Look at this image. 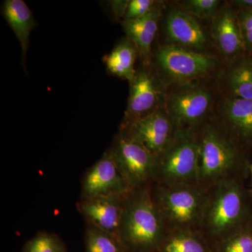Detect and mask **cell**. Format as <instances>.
<instances>
[{
  "label": "cell",
  "mask_w": 252,
  "mask_h": 252,
  "mask_svg": "<svg viewBox=\"0 0 252 252\" xmlns=\"http://www.w3.org/2000/svg\"><path fill=\"white\" fill-rule=\"evenodd\" d=\"M167 88L152 64L143 65L130 82V94L120 127L165 108Z\"/></svg>",
  "instance_id": "8"
},
{
  "label": "cell",
  "mask_w": 252,
  "mask_h": 252,
  "mask_svg": "<svg viewBox=\"0 0 252 252\" xmlns=\"http://www.w3.org/2000/svg\"><path fill=\"white\" fill-rule=\"evenodd\" d=\"M22 252H67V250L59 235L41 230L28 240Z\"/></svg>",
  "instance_id": "22"
},
{
  "label": "cell",
  "mask_w": 252,
  "mask_h": 252,
  "mask_svg": "<svg viewBox=\"0 0 252 252\" xmlns=\"http://www.w3.org/2000/svg\"><path fill=\"white\" fill-rule=\"evenodd\" d=\"M151 188L134 189L126 197L118 235L130 252H158L166 234Z\"/></svg>",
  "instance_id": "3"
},
{
  "label": "cell",
  "mask_w": 252,
  "mask_h": 252,
  "mask_svg": "<svg viewBox=\"0 0 252 252\" xmlns=\"http://www.w3.org/2000/svg\"><path fill=\"white\" fill-rule=\"evenodd\" d=\"M154 58V67L166 87L215 78L223 64L220 57L211 53L199 52L167 44L158 46Z\"/></svg>",
  "instance_id": "6"
},
{
  "label": "cell",
  "mask_w": 252,
  "mask_h": 252,
  "mask_svg": "<svg viewBox=\"0 0 252 252\" xmlns=\"http://www.w3.org/2000/svg\"><path fill=\"white\" fill-rule=\"evenodd\" d=\"M198 185L204 190L229 182H244L250 173V151L241 147L212 119L198 131Z\"/></svg>",
  "instance_id": "1"
},
{
  "label": "cell",
  "mask_w": 252,
  "mask_h": 252,
  "mask_svg": "<svg viewBox=\"0 0 252 252\" xmlns=\"http://www.w3.org/2000/svg\"><path fill=\"white\" fill-rule=\"evenodd\" d=\"M177 129L166 109L162 108L130 125L120 127V131L140 142L156 158L170 144Z\"/></svg>",
  "instance_id": "13"
},
{
  "label": "cell",
  "mask_w": 252,
  "mask_h": 252,
  "mask_svg": "<svg viewBox=\"0 0 252 252\" xmlns=\"http://www.w3.org/2000/svg\"><path fill=\"white\" fill-rule=\"evenodd\" d=\"M166 88L165 108L178 128L198 131L210 120L220 96L215 78Z\"/></svg>",
  "instance_id": "4"
},
{
  "label": "cell",
  "mask_w": 252,
  "mask_h": 252,
  "mask_svg": "<svg viewBox=\"0 0 252 252\" xmlns=\"http://www.w3.org/2000/svg\"><path fill=\"white\" fill-rule=\"evenodd\" d=\"M221 3L220 0H185L178 1L177 6L198 21L212 22Z\"/></svg>",
  "instance_id": "23"
},
{
  "label": "cell",
  "mask_w": 252,
  "mask_h": 252,
  "mask_svg": "<svg viewBox=\"0 0 252 252\" xmlns=\"http://www.w3.org/2000/svg\"><path fill=\"white\" fill-rule=\"evenodd\" d=\"M85 252H130L119 235L86 223Z\"/></svg>",
  "instance_id": "21"
},
{
  "label": "cell",
  "mask_w": 252,
  "mask_h": 252,
  "mask_svg": "<svg viewBox=\"0 0 252 252\" xmlns=\"http://www.w3.org/2000/svg\"><path fill=\"white\" fill-rule=\"evenodd\" d=\"M215 78L221 95L252 99V54L223 63Z\"/></svg>",
  "instance_id": "16"
},
{
  "label": "cell",
  "mask_w": 252,
  "mask_h": 252,
  "mask_svg": "<svg viewBox=\"0 0 252 252\" xmlns=\"http://www.w3.org/2000/svg\"><path fill=\"white\" fill-rule=\"evenodd\" d=\"M137 56L135 44L126 38L104 57V61L111 74L130 82L137 72L135 65Z\"/></svg>",
  "instance_id": "19"
},
{
  "label": "cell",
  "mask_w": 252,
  "mask_h": 252,
  "mask_svg": "<svg viewBox=\"0 0 252 252\" xmlns=\"http://www.w3.org/2000/svg\"><path fill=\"white\" fill-rule=\"evenodd\" d=\"M238 14L246 52L252 54V11H238Z\"/></svg>",
  "instance_id": "26"
},
{
  "label": "cell",
  "mask_w": 252,
  "mask_h": 252,
  "mask_svg": "<svg viewBox=\"0 0 252 252\" xmlns=\"http://www.w3.org/2000/svg\"><path fill=\"white\" fill-rule=\"evenodd\" d=\"M127 195H109L80 198L78 212L86 223L118 235Z\"/></svg>",
  "instance_id": "15"
},
{
  "label": "cell",
  "mask_w": 252,
  "mask_h": 252,
  "mask_svg": "<svg viewBox=\"0 0 252 252\" xmlns=\"http://www.w3.org/2000/svg\"><path fill=\"white\" fill-rule=\"evenodd\" d=\"M130 1H111L113 11L117 18H123L124 20L126 10Z\"/></svg>",
  "instance_id": "27"
},
{
  "label": "cell",
  "mask_w": 252,
  "mask_h": 252,
  "mask_svg": "<svg viewBox=\"0 0 252 252\" xmlns=\"http://www.w3.org/2000/svg\"><path fill=\"white\" fill-rule=\"evenodd\" d=\"M109 150L132 190L153 185L155 158L140 142L119 131Z\"/></svg>",
  "instance_id": "9"
},
{
  "label": "cell",
  "mask_w": 252,
  "mask_h": 252,
  "mask_svg": "<svg viewBox=\"0 0 252 252\" xmlns=\"http://www.w3.org/2000/svg\"><path fill=\"white\" fill-rule=\"evenodd\" d=\"M210 38L223 63L247 53L238 11L229 1H222L212 20Z\"/></svg>",
  "instance_id": "12"
},
{
  "label": "cell",
  "mask_w": 252,
  "mask_h": 252,
  "mask_svg": "<svg viewBox=\"0 0 252 252\" xmlns=\"http://www.w3.org/2000/svg\"><path fill=\"white\" fill-rule=\"evenodd\" d=\"M3 16L19 41L25 66L29 46L30 36L36 26L35 19L23 0H6L3 4Z\"/></svg>",
  "instance_id": "18"
},
{
  "label": "cell",
  "mask_w": 252,
  "mask_h": 252,
  "mask_svg": "<svg viewBox=\"0 0 252 252\" xmlns=\"http://www.w3.org/2000/svg\"><path fill=\"white\" fill-rule=\"evenodd\" d=\"M198 172V131L178 128L167 148L155 158L153 185L199 186Z\"/></svg>",
  "instance_id": "5"
},
{
  "label": "cell",
  "mask_w": 252,
  "mask_h": 252,
  "mask_svg": "<svg viewBox=\"0 0 252 252\" xmlns=\"http://www.w3.org/2000/svg\"><path fill=\"white\" fill-rule=\"evenodd\" d=\"M229 2L238 11H252V0H231Z\"/></svg>",
  "instance_id": "28"
},
{
  "label": "cell",
  "mask_w": 252,
  "mask_h": 252,
  "mask_svg": "<svg viewBox=\"0 0 252 252\" xmlns=\"http://www.w3.org/2000/svg\"><path fill=\"white\" fill-rule=\"evenodd\" d=\"M250 226L252 206L243 182H222L207 189L199 232L212 250L221 242Z\"/></svg>",
  "instance_id": "2"
},
{
  "label": "cell",
  "mask_w": 252,
  "mask_h": 252,
  "mask_svg": "<svg viewBox=\"0 0 252 252\" xmlns=\"http://www.w3.org/2000/svg\"><path fill=\"white\" fill-rule=\"evenodd\" d=\"M158 252H213L205 238L196 230L167 231Z\"/></svg>",
  "instance_id": "20"
},
{
  "label": "cell",
  "mask_w": 252,
  "mask_h": 252,
  "mask_svg": "<svg viewBox=\"0 0 252 252\" xmlns=\"http://www.w3.org/2000/svg\"><path fill=\"white\" fill-rule=\"evenodd\" d=\"M160 2V1L154 0H130L123 21L143 17L153 11Z\"/></svg>",
  "instance_id": "25"
},
{
  "label": "cell",
  "mask_w": 252,
  "mask_h": 252,
  "mask_svg": "<svg viewBox=\"0 0 252 252\" xmlns=\"http://www.w3.org/2000/svg\"><path fill=\"white\" fill-rule=\"evenodd\" d=\"M164 9L163 1H160L153 11L143 17L123 21V28L126 36L135 44L143 65L152 64V45Z\"/></svg>",
  "instance_id": "17"
},
{
  "label": "cell",
  "mask_w": 252,
  "mask_h": 252,
  "mask_svg": "<svg viewBox=\"0 0 252 252\" xmlns=\"http://www.w3.org/2000/svg\"><path fill=\"white\" fill-rule=\"evenodd\" d=\"M213 252H252V226L240 230L219 244Z\"/></svg>",
  "instance_id": "24"
},
{
  "label": "cell",
  "mask_w": 252,
  "mask_h": 252,
  "mask_svg": "<svg viewBox=\"0 0 252 252\" xmlns=\"http://www.w3.org/2000/svg\"><path fill=\"white\" fill-rule=\"evenodd\" d=\"M165 44L199 52H208L209 37L198 20L179 7L173 6L165 18Z\"/></svg>",
  "instance_id": "14"
},
{
  "label": "cell",
  "mask_w": 252,
  "mask_h": 252,
  "mask_svg": "<svg viewBox=\"0 0 252 252\" xmlns=\"http://www.w3.org/2000/svg\"><path fill=\"white\" fill-rule=\"evenodd\" d=\"M152 198L167 231H199L206 190L199 186L163 187L153 185Z\"/></svg>",
  "instance_id": "7"
},
{
  "label": "cell",
  "mask_w": 252,
  "mask_h": 252,
  "mask_svg": "<svg viewBox=\"0 0 252 252\" xmlns=\"http://www.w3.org/2000/svg\"><path fill=\"white\" fill-rule=\"evenodd\" d=\"M250 173L251 174L252 180V163L251 164V165H250Z\"/></svg>",
  "instance_id": "29"
},
{
  "label": "cell",
  "mask_w": 252,
  "mask_h": 252,
  "mask_svg": "<svg viewBox=\"0 0 252 252\" xmlns=\"http://www.w3.org/2000/svg\"><path fill=\"white\" fill-rule=\"evenodd\" d=\"M131 190L109 149L83 175L80 198L127 195Z\"/></svg>",
  "instance_id": "11"
},
{
  "label": "cell",
  "mask_w": 252,
  "mask_h": 252,
  "mask_svg": "<svg viewBox=\"0 0 252 252\" xmlns=\"http://www.w3.org/2000/svg\"><path fill=\"white\" fill-rule=\"evenodd\" d=\"M211 119L241 147L252 149V99L220 94Z\"/></svg>",
  "instance_id": "10"
}]
</instances>
